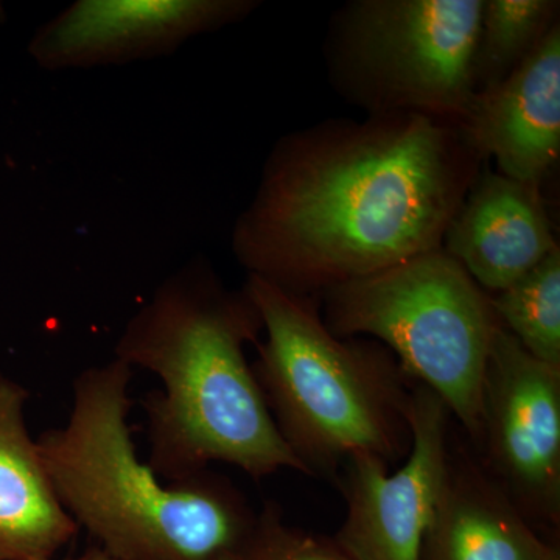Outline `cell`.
<instances>
[{"label": "cell", "instance_id": "3957f363", "mask_svg": "<svg viewBox=\"0 0 560 560\" xmlns=\"http://www.w3.org/2000/svg\"><path fill=\"white\" fill-rule=\"evenodd\" d=\"M132 374L119 359L81 371L68 422L36 441L62 508L120 560L237 556L256 512L209 469L168 485L139 459L128 425Z\"/></svg>", "mask_w": 560, "mask_h": 560}, {"label": "cell", "instance_id": "52a82bcc", "mask_svg": "<svg viewBox=\"0 0 560 560\" xmlns=\"http://www.w3.org/2000/svg\"><path fill=\"white\" fill-rule=\"evenodd\" d=\"M477 459L534 528L560 525V370L500 326L482 385Z\"/></svg>", "mask_w": 560, "mask_h": 560}, {"label": "cell", "instance_id": "5b68a950", "mask_svg": "<svg viewBox=\"0 0 560 560\" xmlns=\"http://www.w3.org/2000/svg\"><path fill=\"white\" fill-rule=\"evenodd\" d=\"M335 337L372 335L401 371L433 390L477 444L482 385L501 326L488 293L444 248L324 291Z\"/></svg>", "mask_w": 560, "mask_h": 560}, {"label": "cell", "instance_id": "9a60e30c", "mask_svg": "<svg viewBox=\"0 0 560 560\" xmlns=\"http://www.w3.org/2000/svg\"><path fill=\"white\" fill-rule=\"evenodd\" d=\"M552 0H485L475 55L478 92L495 86L539 46L556 22Z\"/></svg>", "mask_w": 560, "mask_h": 560}, {"label": "cell", "instance_id": "d6986e66", "mask_svg": "<svg viewBox=\"0 0 560 560\" xmlns=\"http://www.w3.org/2000/svg\"><path fill=\"white\" fill-rule=\"evenodd\" d=\"M221 560H237V559H235V556H230V558H224V559H221Z\"/></svg>", "mask_w": 560, "mask_h": 560}, {"label": "cell", "instance_id": "6da1fadb", "mask_svg": "<svg viewBox=\"0 0 560 560\" xmlns=\"http://www.w3.org/2000/svg\"><path fill=\"white\" fill-rule=\"evenodd\" d=\"M480 173L459 128L381 114L287 136L232 232L249 276L312 296L442 248Z\"/></svg>", "mask_w": 560, "mask_h": 560}, {"label": "cell", "instance_id": "ba28073f", "mask_svg": "<svg viewBox=\"0 0 560 560\" xmlns=\"http://www.w3.org/2000/svg\"><path fill=\"white\" fill-rule=\"evenodd\" d=\"M451 410L416 383L411 448L394 474L368 453L350 456L338 477L348 512L335 541L352 560H420L451 451Z\"/></svg>", "mask_w": 560, "mask_h": 560}, {"label": "cell", "instance_id": "8992f818", "mask_svg": "<svg viewBox=\"0 0 560 560\" xmlns=\"http://www.w3.org/2000/svg\"><path fill=\"white\" fill-rule=\"evenodd\" d=\"M485 0H361L342 10L331 69L348 97L381 114L459 125L477 95Z\"/></svg>", "mask_w": 560, "mask_h": 560}, {"label": "cell", "instance_id": "30bf717a", "mask_svg": "<svg viewBox=\"0 0 560 560\" xmlns=\"http://www.w3.org/2000/svg\"><path fill=\"white\" fill-rule=\"evenodd\" d=\"M459 131L501 175L540 184L560 153L559 22L506 79L475 95Z\"/></svg>", "mask_w": 560, "mask_h": 560}, {"label": "cell", "instance_id": "5bb4252c", "mask_svg": "<svg viewBox=\"0 0 560 560\" xmlns=\"http://www.w3.org/2000/svg\"><path fill=\"white\" fill-rule=\"evenodd\" d=\"M501 326L541 363L560 370V249L495 296Z\"/></svg>", "mask_w": 560, "mask_h": 560}, {"label": "cell", "instance_id": "4fadbf2b", "mask_svg": "<svg viewBox=\"0 0 560 560\" xmlns=\"http://www.w3.org/2000/svg\"><path fill=\"white\" fill-rule=\"evenodd\" d=\"M28 397L0 372V560L54 559L79 530L28 433Z\"/></svg>", "mask_w": 560, "mask_h": 560}, {"label": "cell", "instance_id": "ac0fdd59", "mask_svg": "<svg viewBox=\"0 0 560 560\" xmlns=\"http://www.w3.org/2000/svg\"><path fill=\"white\" fill-rule=\"evenodd\" d=\"M7 22V10L5 7H3V3L0 2V25L5 24Z\"/></svg>", "mask_w": 560, "mask_h": 560}, {"label": "cell", "instance_id": "277c9868", "mask_svg": "<svg viewBox=\"0 0 560 560\" xmlns=\"http://www.w3.org/2000/svg\"><path fill=\"white\" fill-rule=\"evenodd\" d=\"M264 326L253 368L280 436L308 477L338 480L357 453L385 464L411 448L412 382L381 345L335 337L312 296L248 276Z\"/></svg>", "mask_w": 560, "mask_h": 560}, {"label": "cell", "instance_id": "8fae6325", "mask_svg": "<svg viewBox=\"0 0 560 560\" xmlns=\"http://www.w3.org/2000/svg\"><path fill=\"white\" fill-rule=\"evenodd\" d=\"M540 184L482 171L445 232L442 248L482 290L500 293L558 248Z\"/></svg>", "mask_w": 560, "mask_h": 560}, {"label": "cell", "instance_id": "e0dca14e", "mask_svg": "<svg viewBox=\"0 0 560 560\" xmlns=\"http://www.w3.org/2000/svg\"><path fill=\"white\" fill-rule=\"evenodd\" d=\"M46 560H120L103 551L102 548H91V550L84 551L83 555L75 556V558L66 559H46Z\"/></svg>", "mask_w": 560, "mask_h": 560}, {"label": "cell", "instance_id": "7a4b0ae2", "mask_svg": "<svg viewBox=\"0 0 560 560\" xmlns=\"http://www.w3.org/2000/svg\"><path fill=\"white\" fill-rule=\"evenodd\" d=\"M261 318L246 290L226 289L212 267L190 260L162 280L121 330L116 357L149 371L162 388L147 394V464L178 482L226 463L264 478L308 475L280 436L245 346L259 342Z\"/></svg>", "mask_w": 560, "mask_h": 560}, {"label": "cell", "instance_id": "9c48e42d", "mask_svg": "<svg viewBox=\"0 0 560 560\" xmlns=\"http://www.w3.org/2000/svg\"><path fill=\"white\" fill-rule=\"evenodd\" d=\"M257 5L254 0H77L36 28L28 57L47 72L156 60L245 20Z\"/></svg>", "mask_w": 560, "mask_h": 560}, {"label": "cell", "instance_id": "7c38bea8", "mask_svg": "<svg viewBox=\"0 0 560 560\" xmlns=\"http://www.w3.org/2000/svg\"><path fill=\"white\" fill-rule=\"evenodd\" d=\"M420 560H560L466 448L448 451Z\"/></svg>", "mask_w": 560, "mask_h": 560}, {"label": "cell", "instance_id": "2e32d148", "mask_svg": "<svg viewBox=\"0 0 560 560\" xmlns=\"http://www.w3.org/2000/svg\"><path fill=\"white\" fill-rule=\"evenodd\" d=\"M235 559L352 560L338 547L337 541L287 525L276 503L261 508Z\"/></svg>", "mask_w": 560, "mask_h": 560}]
</instances>
